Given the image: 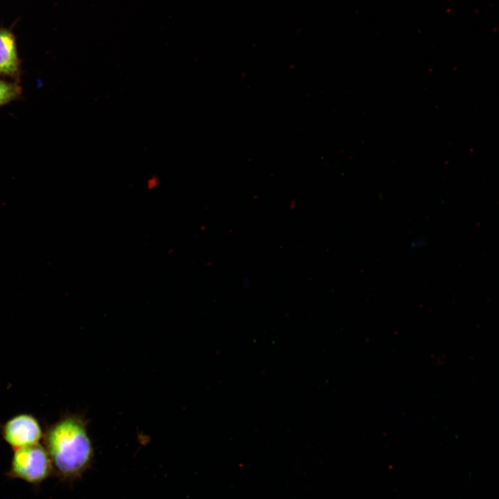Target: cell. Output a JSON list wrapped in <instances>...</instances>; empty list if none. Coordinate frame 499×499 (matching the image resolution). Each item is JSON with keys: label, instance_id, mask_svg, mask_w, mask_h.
I'll use <instances>...</instances> for the list:
<instances>
[{"label": "cell", "instance_id": "5b68a950", "mask_svg": "<svg viewBox=\"0 0 499 499\" xmlns=\"http://www.w3.org/2000/svg\"><path fill=\"white\" fill-rule=\"evenodd\" d=\"M22 88L17 81L0 78V107L20 97Z\"/></svg>", "mask_w": 499, "mask_h": 499}, {"label": "cell", "instance_id": "3957f363", "mask_svg": "<svg viewBox=\"0 0 499 499\" xmlns=\"http://www.w3.org/2000/svg\"><path fill=\"white\" fill-rule=\"evenodd\" d=\"M1 432L13 450L38 444L44 435L38 420L27 413L15 415L6 421Z\"/></svg>", "mask_w": 499, "mask_h": 499}, {"label": "cell", "instance_id": "6da1fadb", "mask_svg": "<svg viewBox=\"0 0 499 499\" xmlns=\"http://www.w3.org/2000/svg\"><path fill=\"white\" fill-rule=\"evenodd\" d=\"M42 439L54 474L60 480H76L91 466L94 448L82 417H62L46 428Z\"/></svg>", "mask_w": 499, "mask_h": 499}, {"label": "cell", "instance_id": "277c9868", "mask_svg": "<svg viewBox=\"0 0 499 499\" xmlns=\"http://www.w3.org/2000/svg\"><path fill=\"white\" fill-rule=\"evenodd\" d=\"M21 74L20 60L14 36L0 30V76L19 81Z\"/></svg>", "mask_w": 499, "mask_h": 499}, {"label": "cell", "instance_id": "7a4b0ae2", "mask_svg": "<svg viewBox=\"0 0 499 499\" xmlns=\"http://www.w3.org/2000/svg\"><path fill=\"white\" fill-rule=\"evenodd\" d=\"M53 474L50 457L40 443L14 450L6 473L10 478L19 479L33 485H39Z\"/></svg>", "mask_w": 499, "mask_h": 499}]
</instances>
